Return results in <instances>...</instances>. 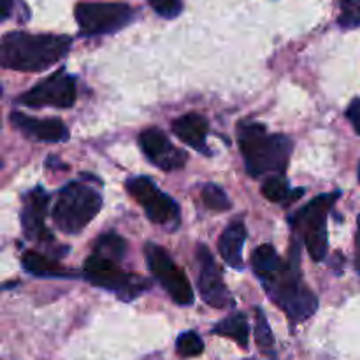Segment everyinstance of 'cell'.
Masks as SVG:
<instances>
[{
  "instance_id": "1",
  "label": "cell",
  "mask_w": 360,
  "mask_h": 360,
  "mask_svg": "<svg viewBox=\"0 0 360 360\" xmlns=\"http://www.w3.org/2000/svg\"><path fill=\"white\" fill-rule=\"evenodd\" d=\"M72 48L69 35L9 32L2 37L0 63L4 69L41 72L58 63Z\"/></svg>"
},
{
  "instance_id": "2",
  "label": "cell",
  "mask_w": 360,
  "mask_h": 360,
  "mask_svg": "<svg viewBox=\"0 0 360 360\" xmlns=\"http://www.w3.org/2000/svg\"><path fill=\"white\" fill-rule=\"evenodd\" d=\"M299 241L294 239L290 248V259L280 266L269 276L262 278L260 283L264 285L269 297L274 304L283 309L288 320L294 323H301L315 315L319 308V299L309 290L302 281L301 273V250Z\"/></svg>"
},
{
  "instance_id": "3",
  "label": "cell",
  "mask_w": 360,
  "mask_h": 360,
  "mask_svg": "<svg viewBox=\"0 0 360 360\" xmlns=\"http://www.w3.org/2000/svg\"><path fill=\"white\" fill-rule=\"evenodd\" d=\"M239 148L245 158L246 172L252 178L266 174H283L292 153V141L280 134H267L266 127L257 122L238 125Z\"/></svg>"
},
{
  "instance_id": "4",
  "label": "cell",
  "mask_w": 360,
  "mask_h": 360,
  "mask_svg": "<svg viewBox=\"0 0 360 360\" xmlns=\"http://www.w3.org/2000/svg\"><path fill=\"white\" fill-rule=\"evenodd\" d=\"M102 207V197L91 186L70 181L63 186L53 207V220L63 234L76 236L94 220Z\"/></svg>"
},
{
  "instance_id": "5",
  "label": "cell",
  "mask_w": 360,
  "mask_h": 360,
  "mask_svg": "<svg viewBox=\"0 0 360 360\" xmlns=\"http://www.w3.org/2000/svg\"><path fill=\"white\" fill-rule=\"evenodd\" d=\"M340 197V190L316 195L304 207H301L292 217H288L290 227L294 229L299 238L304 239L309 257L316 260V262H322L327 255V248H329V241H327V214H329L330 207L334 206V202Z\"/></svg>"
},
{
  "instance_id": "6",
  "label": "cell",
  "mask_w": 360,
  "mask_h": 360,
  "mask_svg": "<svg viewBox=\"0 0 360 360\" xmlns=\"http://www.w3.org/2000/svg\"><path fill=\"white\" fill-rule=\"evenodd\" d=\"M83 276L94 287L115 292L122 301H134L151 287L150 281L137 274L120 269L118 262L94 252L83 264Z\"/></svg>"
},
{
  "instance_id": "7",
  "label": "cell",
  "mask_w": 360,
  "mask_h": 360,
  "mask_svg": "<svg viewBox=\"0 0 360 360\" xmlns=\"http://www.w3.org/2000/svg\"><path fill=\"white\" fill-rule=\"evenodd\" d=\"M79 34L84 37L116 34L136 18V11L123 2H83L77 4L76 11Z\"/></svg>"
},
{
  "instance_id": "8",
  "label": "cell",
  "mask_w": 360,
  "mask_h": 360,
  "mask_svg": "<svg viewBox=\"0 0 360 360\" xmlns=\"http://www.w3.org/2000/svg\"><path fill=\"white\" fill-rule=\"evenodd\" d=\"M144 257H146L148 267L155 280L160 283V287L171 295L172 301L179 306L193 304V290L186 274L179 269L171 259L167 252L162 246L155 243H148L144 246Z\"/></svg>"
},
{
  "instance_id": "9",
  "label": "cell",
  "mask_w": 360,
  "mask_h": 360,
  "mask_svg": "<svg viewBox=\"0 0 360 360\" xmlns=\"http://www.w3.org/2000/svg\"><path fill=\"white\" fill-rule=\"evenodd\" d=\"M76 77L60 69L18 97V104L27 108L70 109L76 104Z\"/></svg>"
},
{
  "instance_id": "10",
  "label": "cell",
  "mask_w": 360,
  "mask_h": 360,
  "mask_svg": "<svg viewBox=\"0 0 360 360\" xmlns=\"http://www.w3.org/2000/svg\"><path fill=\"white\" fill-rule=\"evenodd\" d=\"M125 188L141 206L144 213L157 225H176L179 221V207L174 199L165 195L150 178L137 176L125 183Z\"/></svg>"
},
{
  "instance_id": "11",
  "label": "cell",
  "mask_w": 360,
  "mask_h": 360,
  "mask_svg": "<svg viewBox=\"0 0 360 360\" xmlns=\"http://www.w3.org/2000/svg\"><path fill=\"white\" fill-rule=\"evenodd\" d=\"M197 260L200 262L199 281H197L200 299L207 306H213L217 309H225L234 306V297L231 295L229 288L225 287L220 269L214 264V259L210 253V250L204 245H199Z\"/></svg>"
},
{
  "instance_id": "12",
  "label": "cell",
  "mask_w": 360,
  "mask_h": 360,
  "mask_svg": "<svg viewBox=\"0 0 360 360\" xmlns=\"http://www.w3.org/2000/svg\"><path fill=\"white\" fill-rule=\"evenodd\" d=\"M139 146L148 160L160 167L162 171H176L186 164L188 157L185 151L176 148L169 137L157 127H151L141 132Z\"/></svg>"
},
{
  "instance_id": "13",
  "label": "cell",
  "mask_w": 360,
  "mask_h": 360,
  "mask_svg": "<svg viewBox=\"0 0 360 360\" xmlns=\"http://www.w3.org/2000/svg\"><path fill=\"white\" fill-rule=\"evenodd\" d=\"M48 204L49 195L42 186H37L25 197L23 210H21V229H23L25 238L39 245H48L55 241L51 231L44 224Z\"/></svg>"
},
{
  "instance_id": "14",
  "label": "cell",
  "mask_w": 360,
  "mask_h": 360,
  "mask_svg": "<svg viewBox=\"0 0 360 360\" xmlns=\"http://www.w3.org/2000/svg\"><path fill=\"white\" fill-rule=\"evenodd\" d=\"M14 129L20 130L27 137L32 139L44 141V143H63L69 139V129L56 118H32L23 115L21 111H13L9 116Z\"/></svg>"
},
{
  "instance_id": "15",
  "label": "cell",
  "mask_w": 360,
  "mask_h": 360,
  "mask_svg": "<svg viewBox=\"0 0 360 360\" xmlns=\"http://www.w3.org/2000/svg\"><path fill=\"white\" fill-rule=\"evenodd\" d=\"M207 132H210L207 120L204 116L197 115V112H188V115L179 116L172 123V134L181 143H185L186 146L193 148V150L200 151L204 155H210V148L206 144Z\"/></svg>"
},
{
  "instance_id": "16",
  "label": "cell",
  "mask_w": 360,
  "mask_h": 360,
  "mask_svg": "<svg viewBox=\"0 0 360 360\" xmlns=\"http://www.w3.org/2000/svg\"><path fill=\"white\" fill-rule=\"evenodd\" d=\"M246 241V227L243 221L236 220L221 232L220 241H218V252L227 266L232 269H245L243 266V246Z\"/></svg>"
},
{
  "instance_id": "17",
  "label": "cell",
  "mask_w": 360,
  "mask_h": 360,
  "mask_svg": "<svg viewBox=\"0 0 360 360\" xmlns=\"http://www.w3.org/2000/svg\"><path fill=\"white\" fill-rule=\"evenodd\" d=\"M21 266H23V269L28 274L37 278H62V280H65V278L76 276V273L63 269L58 262H55V260L48 259V257L41 255L37 252H32V250L23 253V257H21Z\"/></svg>"
},
{
  "instance_id": "18",
  "label": "cell",
  "mask_w": 360,
  "mask_h": 360,
  "mask_svg": "<svg viewBox=\"0 0 360 360\" xmlns=\"http://www.w3.org/2000/svg\"><path fill=\"white\" fill-rule=\"evenodd\" d=\"M211 333L217 334V336L231 338L241 348H248L250 327L248 320H246V316L243 313H234V315L224 319L211 329Z\"/></svg>"
},
{
  "instance_id": "19",
  "label": "cell",
  "mask_w": 360,
  "mask_h": 360,
  "mask_svg": "<svg viewBox=\"0 0 360 360\" xmlns=\"http://www.w3.org/2000/svg\"><path fill=\"white\" fill-rule=\"evenodd\" d=\"M262 193L267 200H271V202L290 206V204L297 202V200L304 195V188L290 190L287 179H283L281 176H273V178L264 181Z\"/></svg>"
},
{
  "instance_id": "20",
  "label": "cell",
  "mask_w": 360,
  "mask_h": 360,
  "mask_svg": "<svg viewBox=\"0 0 360 360\" xmlns=\"http://www.w3.org/2000/svg\"><path fill=\"white\" fill-rule=\"evenodd\" d=\"M281 264H283V260L278 255L273 245H260L252 255V266L259 280H262V278L269 276L274 271L280 269Z\"/></svg>"
},
{
  "instance_id": "21",
  "label": "cell",
  "mask_w": 360,
  "mask_h": 360,
  "mask_svg": "<svg viewBox=\"0 0 360 360\" xmlns=\"http://www.w3.org/2000/svg\"><path fill=\"white\" fill-rule=\"evenodd\" d=\"M95 252L108 257V259L116 260V262H122L127 253V243L118 234L109 232V234H104L98 238L97 245H95Z\"/></svg>"
},
{
  "instance_id": "22",
  "label": "cell",
  "mask_w": 360,
  "mask_h": 360,
  "mask_svg": "<svg viewBox=\"0 0 360 360\" xmlns=\"http://www.w3.org/2000/svg\"><path fill=\"white\" fill-rule=\"evenodd\" d=\"M255 341L257 347L260 348L264 355H273L274 354V336L271 330L269 322H267L266 315L260 308L255 309Z\"/></svg>"
},
{
  "instance_id": "23",
  "label": "cell",
  "mask_w": 360,
  "mask_h": 360,
  "mask_svg": "<svg viewBox=\"0 0 360 360\" xmlns=\"http://www.w3.org/2000/svg\"><path fill=\"white\" fill-rule=\"evenodd\" d=\"M202 202L206 204L207 210L213 211H227L232 206L231 199L227 197L225 190H221L214 183H206L202 186Z\"/></svg>"
},
{
  "instance_id": "24",
  "label": "cell",
  "mask_w": 360,
  "mask_h": 360,
  "mask_svg": "<svg viewBox=\"0 0 360 360\" xmlns=\"http://www.w3.org/2000/svg\"><path fill=\"white\" fill-rule=\"evenodd\" d=\"M176 352L181 357H197L204 352V341L195 330H186L176 340Z\"/></svg>"
},
{
  "instance_id": "25",
  "label": "cell",
  "mask_w": 360,
  "mask_h": 360,
  "mask_svg": "<svg viewBox=\"0 0 360 360\" xmlns=\"http://www.w3.org/2000/svg\"><path fill=\"white\" fill-rule=\"evenodd\" d=\"M338 25L345 30L360 27V0H341Z\"/></svg>"
},
{
  "instance_id": "26",
  "label": "cell",
  "mask_w": 360,
  "mask_h": 360,
  "mask_svg": "<svg viewBox=\"0 0 360 360\" xmlns=\"http://www.w3.org/2000/svg\"><path fill=\"white\" fill-rule=\"evenodd\" d=\"M148 2H150V6L153 7L158 16L167 18V20L178 16L183 9L181 0H148Z\"/></svg>"
},
{
  "instance_id": "27",
  "label": "cell",
  "mask_w": 360,
  "mask_h": 360,
  "mask_svg": "<svg viewBox=\"0 0 360 360\" xmlns=\"http://www.w3.org/2000/svg\"><path fill=\"white\" fill-rule=\"evenodd\" d=\"M347 118L350 120L352 125H354L355 132L360 136V97L354 98V101L350 102V105H348L347 109Z\"/></svg>"
},
{
  "instance_id": "28",
  "label": "cell",
  "mask_w": 360,
  "mask_h": 360,
  "mask_svg": "<svg viewBox=\"0 0 360 360\" xmlns=\"http://www.w3.org/2000/svg\"><path fill=\"white\" fill-rule=\"evenodd\" d=\"M13 9L14 0H0V18H2V21H6L13 14Z\"/></svg>"
},
{
  "instance_id": "29",
  "label": "cell",
  "mask_w": 360,
  "mask_h": 360,
  "mask_svg": "<svg viewBox=\"0 0 360 360\" xmlns=\"http://www.w3.org/2000/svg\"><path fill=\"white\" fill-rule=\"evenodd\" d=\"M355 269L360 274V214L357 218V236H355Z\"/></svg>"
},
{
  "instance_id": "30",
  "label": "cell",
  "mask_w": 360,
  "mask_h": 360,
  "mask_svg": "<svg viewBox=\"0 0 360 360\" xmlns=\"http://www.w3.org/2000/svg\"><path fill=\"white\" fill-rule=\"evenodd\" d=\"M359 181H360V165H359Z\"/></svg>"
}]
</instances>
